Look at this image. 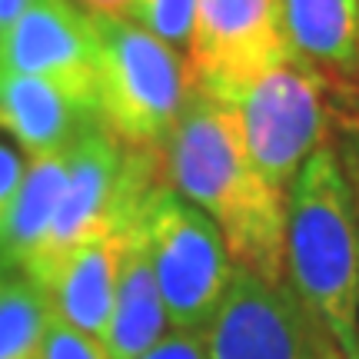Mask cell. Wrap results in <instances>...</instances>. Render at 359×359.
Here are the masks:
<instances>
[{
    "label": "cell",
    "instance_id": "cell-1",
    "mask_svg": "<svg viewBox=\"0 0 359 359\" xmlns=\"http://www.w3.org/2000/svg\"><path fill=\"white\" fill-rule=\"evenodd\" d=\"M160 156L167 183L217 223L233 263L286 283V193L253 167L230 103L193 83Z\"/></svg>",
    "mask_w": 359,
    "mask_h": 359
},
{
    "label": "cell",
    "instance_id": "cell-2",
    "mask_svg": "<svg viewBox=\"0 0 359 359\" xmlns=\"http://www.w3.org/2000/svg\"><path fill=\"white\" fill-rule=\"evenodd\" d=\"M286 286L346 359H359V219L336 143L286 193Z\"/></svg>",
    "mask_w": 359,
    "mask_h": 359
},
{
    "label": "cell",
    "instance_id": "cell-3",
    "mask_svg": "<svg viewBox=\"0 0 359 359\" xmlns=\"http://www.w3.org/2000/svg\"><path fill=\"white\" fill-rule=\"evenodd\" d=\"M163 180L160 150L120 143L100 120L67 150V180L53 223L37 257L24 269L27 280L47 290L67 257L97 236L123 230L140 213L143 200Z\"/></svg>",
    "mask_w": 359,
    "mask_h": 359
},
{
    "label": "cell",
    "instance_id": "cell-4",
    "mask_svg": "<svg viewBox=\"0 0 359 359\" xmlns=\"http://www.w3.org/2000/svg\"><path fill=\"white\" fill-rule=\"evenodd\" d=\"M93 93L100 123L127 147L160 150L190 97L187 53L127 17H93Z\"/></svg>",
    "mask_w": 359,
    "mask_h": 359
},
{
    "label": "cell",
    "instance_id": "cell-5",
    "mask_svg": "<svg viewBox=\"0 0 359 359\" xmlns=\"http://www.w3.org/2000/svg\"><path fill=\"white\" fill-rule=\"evenodd\" d=\"M137 226L170 326L203 333L236 273L217 223L183 200L163 177L143 200Z\"/></svg>",
    "mask_w": 359,
    "mask_h": 359
},
{
    "label": "cell",
    "instance_id": "cell-6",
    "mask_svg": "<svg viewBox=\"0 0 359 359\" xmlns=\"http://www.w3.org/2000/svg\"><path fill=\"white\" fill-rule=\"evenodd\" d=\"M246 154L269 187L290 193L296 173L336 133V100L326 80L296 57L269 67L230 100Z\"/></svg>",
    "mask_w": 359,
    "mask_h": 359
},
{
    "label": "cell",
    "instance_id": "cell-7",
    "mask_svg": "<svg viewBox=\"0 0 359 359\" xmlns=\"http://www.w3.org/2000/svg\"><path fill=\"white\" fill-rule=\"evenodd\" d=\"M290 57L276 0H196L187 64L196 87L230 100Z\"/></svg>",
    "mask_w": 359,
    "mask_h": 359
},
{
    "label": "cell",
    "instance_id": "cell-8",
    "mask_svg": "<svg viewBox=\"0 0 359 359\" xmlns=\"http://www.w3.org/2000/svg\"><path fill=\"white\" fill-rule=\"evenodd\" d=\"M203 343L206 359H320V326L286 283L236 266Z\"/></svg>",
    "mask_w": 359,
    "mask_h": 359
},
{
    "label": "cell",
    "instance_id": "cell-9",
    "mask_svg": "<svg viewBox=\"0 0 359 359\" xmlns=\"http://www.w3.org/2000/svg\"><path fill=\"white\" fill-rule=\"evenodd\" d=\"M93 50L87 11L70 0H34L0 37V74L47 77L93 93Z\"/></svg>",
    "mask_w": 359,
    "mask_h": 359
},
{
    "label": "cell",
    "instance_id": "cell-10",
    "mask_svg": "<svg viewBox=\"0 0 359 359\" xmlns=\"http://www.w3.org/2000/svg\"><path fill=\"white\" fill-rule=\"evenodd\" d=\"M290 57L313 67L339 116H359V0H276Z\"/></svg>",
    "mask_w": 359,
    "mask_h": 359
},
{
    "label": "cell",
    "instance_id": "cell-11",
    "mask_svg": "<svg viewBox=\"0 0 359 359\" xmlns=\"http://www.w3.org/2000/svg\"><path fill=\"white\" fill-rule=\"evenodd\" d=\"M100 120L97 97L87 90L27 74H0V130L24 156L64 154Z\"/></svg>",
    "mask_w": 359,
    "mask_h": 359
},
{
    "label": "cell",
    "instance_id": "cell-12",
    "mask_svg": "<svg viewBox=\"0 0 359 359\" xmlns=\"http://www.w3.org/2000/svg\"><path fill=\"white\" fill-rule=\"evenodd\" d=\"M130 223L123 230H114L107 236L90 240L87 246H80L74 257L64 259V266L57 269L50 286L43 290L50 299L53 316H60L74 330L97 336V339H103L110 309H114L116 276H120V259H123Z\"/></svg>",
    "mask_w": 359,
    "mask_h": 359
},
{
    "label": "cell",
    "instance_id": "cell-13",
    "mask_svg": "<svg viewBox=\"0 0 359 359\" xmlns=\"http://www.w3.org/2000/svg\"><path fill=\"white\" fill-rule=\"evenodd\" d=\"M167 330L170 320L163 309V296H160L150 253H147V243H143L137 217H133L127 230V243H123V259H120L114 309H110L100 343L110 359H137L160 336H167Z\"/></svg>",
    "mask_w": 359,
    "mask_h": 359
},
{
    "label": "cell",
    "instance_id": "cell-14",
    "mask_svg": "<svg viewBox=\"0 0 359 359\" xmlns=\"http://www.w3.org/2000/svg\"><path fill=\"white\" fill-rule=\"evenodd\" d=\"M67 180V150L64 154L27 156V170L20 190L13 196L4 233H0V263L11 273H24L37 257L43 236L50 230L60 193Z\"/></svg>",
    "mask_w": 359,
    "mask_h": 359
},
{
    "label": "cell",
    "instance_id": "cell-15",
    "mask_svg": "<svg viewBox=\"0 0 359 359\" xmlns=\"http://www.w3.org/2000/svg\"><path fill=\"white\" fill-rule=\"evenodd\" d=\"M50 299L24 273L0 283V359H37L50 326Z\"/></svg>",
    "mask_w": 359,
    "mask_h": 359
},
{
    "label": "cell",
    "instance_id": "cell-16",
    "mask_svg": "<svg viewBox=\"0 0 359 359\" xmlns=\"http://www.w3.org/2000/svg\"><path fill=\"white\" fill-rule=\"evenodd\" d=\"M193 17H196V0H137L133 11L137 24L177 50H187L190 43Z\"/></svg>",
    "mask_w": 359,
    "mask_h": 359
},
{
    "label": "cell",
    "instance_id": "cell-17",
    "mask_svg": "<svg viewBox=\"0 0 359 359\" xmlns=\"http://www.w3.org/2000/svg\"><path fill=\"white\" fill-rule=\"evenodd\" d=\"M37 359H110V356H107V349H103L97 336L80 333L60 316H50V326L43 333Z\"/></svg>",
    "mask_w": 359,
    "mask_h": 359
},
{
    "label": "cell",
    "instance_id": "cell-18",
    "mask_svg": "<svg viewBox=\"0 0 359 359\" xmlns=\"http://www.w3.org/2000/svg\"><path fill=\"white\" fill-rule=\"evenodd\" d=\"M137 359H206V343L203 333H193V330H173L170 326L167 336H160L154 346L147 349Z\"/></svg>",
    "mask_w": 359,
    "mask_h": 359
},
{
    "label": "cell",
    "instance_id": "cell-19",
    "mask_svg": "<svg viewBox=\"0 0 359 359\" xmlns=\"http://www.w3.org/2000/svg\"><path fill=\"white\" fill-rule=\"evenodd\" d=\"M336 154L343 160L346 180L353 187V200H356V219H359V116H339L336 120Z\"/></svg>",
    "mask_w": 359,
    "mask_h": 359
},
{
    "label": "cell",
    "instance_id": "cell-20",
    "mask_svg": "<svg viewBox=\"0 0 359 359\" xmlns=\"http://www.w3.org/2000/svg\"><path fill=\"white\" fill-rule=\"evenodd\" d=\"M24 170H27V156L17 147L0 140V233H4L7 213H11V206H13V196L20 190Z\"/></svg>",
    "mask_w": 359,
    "mask_h": 359
},
{
    "label": "cell",
    "instance_id": "cell-21",
    "mask_svg": "<svg viewBox=\"0 0 359 359\" xmlns=\"http://www.w3.org/2000/svg\"><path fill=\"white\" fill-rule=\"evenodd\" d=\"M77 4L80 11L93 13V17H127L133 20V11H137V0H70Z\"/></svg>",
    "mask_w": 359,
    "mask_h": 359
},
{
    "label": "cell",
    "instance_id": "cell-22",
    "mask_svg": "<svg viewBox=\"0 0 359 359\" xmlns=\"http://www.w3.org/2000/svg\"><path fill=\"white\" fill-rule=\"evenodd\" d=\"M30 4H34V0H0V37H4V30L27 11Z\"/></svg>",
    "mask_w": 359,
    "mask_h": 359
},
{
    "label": "cell",
    "instance_id": "cell-23",
    "mask_svg": "<svg viewBox=\"0 0 359 359\" xmlns=\"http://www.w3.org/2000/svg\"><path fill=\"white\" fill-rule=\"evenodd\" d=\"M320 359H346L343 353H339V349H336L333 339L323 333V330H320Z\"/></svg>",
    "mask_w": 359,
    "mask_h": 359
},
{
    "label": "cell",
    "instance_id": "cell-24",
    "mask_svg": "<svg viewBox=\"0 0 359 359\" xmlns=\"http://www.w3.org/2000/svg\"><path fill=\"white\" fill-rule=\"evenodd\" d=\"M7 276H11V269H7V266H4V263H0V283L7 280Z\"/></svg>",
    "mask_w": 359,
    "mask_h": 359
}]
</instances>
